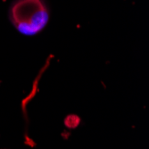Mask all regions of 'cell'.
Segmentation results:
<instances>
[{"label": "cell", "instance_id": "cell-1", "mask_svg": "<svg viewBox=\"0 0 149 149\" xmlns=\"http://www.w3.org/2000/svg\"><path fill=\"white\" fill-rule=\"evenodd\" d=\"M51 12L45 0H16L10 8V20L17 32L35 37L49 23Z\"/></svg>", "mask_w": 149, "mask_h": 149}]
</instances>
